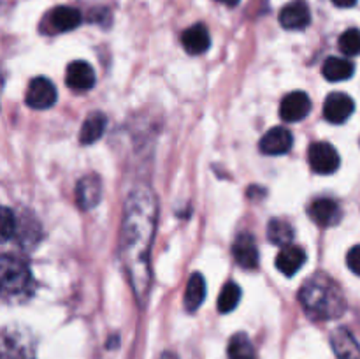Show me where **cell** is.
<instances>
[{"label":"cell","mask_w":360,"mask_h":359,"mask_svg":"<svg viewBox=\"0 0 360 359\" xmlns=\"http://www.w3.org/2000/svg\"><path fill=\"white\" fill-rule=\"evenodd\" d=\"M157 211L153 190L148 185H141L132 190L123 213L120 256L139 305H144L150 296V248L157 229Z\"/></svg>","instance_id":"1"},{"label":"cell","mask_w":360,"mask_h":359,"mask_svg":"<svg viewBox=\"0 0 360 359\" xmlns=\"http://www.w3.org/2000/svg\"><path fill=\"white\" fill-rule=\"evenodd\" d=\"M299 301L313 320L338 319L347 310V299L340 285L327 275H315L299 291Z\"/></svg>","instance_id":"2"},{"label":"cell","mask_w":360,"mask_h":359,"mask_svg":"<svg viewBox=\"0 0 360 359\" xmlns=\"http://www.w3.org/2000/svg\"><path fill=\"white\" fill-rule=\"evenodd\" d=\"M2 292L6 299H25L34 291V278L25 263L16 257H2Z\"/></svg>","instance_id":"3"},{"label":"cell","mask_w":360,"mask_h":359,"mask_svg":"<svg viewBox=\"0 0 360 359\" xmlns=\"http://www.w3.org/2000/svg\"><path fill=\"white\" fill-rule=\"evenodd\" d=\"M308 162L316 175H333L340 169L341 158L333 144L316 141L308 148Z\"/></svg>","instance_id":"4"},{"label":"cell","mask_w":360,"mask_h":359,"mask_svg":"<svg viewBox=\"0 0 360 359\" xmlns=\"http://www.w3.org/2000/svg\"><path fill=\"white\" fill-rule=\"evenodd\" d=\"M56 88L48 77H34L27 88L25 102L32 109H49L56 102Z\"/></svg>","instance_id":"5"},{"label":"cell","mask_w":360,"mask_h":359,"mask_svg":"<svg viewBox=\"0 0 360 359\" xmlns=\"http://www.w3.org/2000/svg\"><path fill=\"white\" fill-rule=\"evenodd\" d=\"M355 111V102L350 95L343 92H333L327 95L326 104H323V116L329 123L340 125L345 123Z\"/></svg>","instance_id":"6"},{"label":"cell","mask_w":360,"mask_h":359,"mask_svg":"<svg viewBox=\"0 0 360 359\" xmlns=\"http://www.w3.org/2000/svg\"><path fill=\"white\" fill-rule=\"evenodd\" d=\"M311 23V11L306 0H292L280 11V25L285 30H304Z\"/></svg>","instance_id":"7"},{"label":"cell","mask_w":360,"mask_h":359,"mask_svg":"<svg viewBox=\"0 0 360 359\" xmlns=\"http://www.w3.org/2000/svg\"><path fill=\"white\" fill-rule=\"evenodd\" d=\"M311 111V101L304 92H292L281 101L280 116L283 122L295 123L304 120Z\"/></svg>","instance_id":"8"},{"label":"cell","mask_w":360,"mask_h":359,"mask_svg":"<svg viewBox=\"0 0 360 359\" xmlns=\"http://www.w3.org/2000/svg\"><path fill=\"white\" fill-rule=\"evenodd\" d=\"M292 144H294V137H292L290 130L285 129V127H273V129L264 134L259 148L264 155L276 157V155L288 153Z\"/></svg>","instance_id":"9"},{"label":"cell","mask_w":360,"mask_h":359,"mask_svg":"<svg viewBox=\"0 0 360 359\" xmlns=\"http://www.w3.org/2000/svg\"><path fill=\"white\" fill-rule=\"evenodd\" d=\"M234 260L245 270H255L259 266V248L255 238L250 232H241L232 245Z\"/></svg>","instance_id":"10"},{"label":"cell","mask_w":360,"mask_h":359,"mask_svg":"<svg viewBox=\"0 0 360 359\" xmlns=\"http://www.w3.org/2000/svg\"><path fill=\"white\" fill-rule=\"evenodd\" d=\"M308 215L320 227H330V225L340 224L341 208L338 206L336 201L329 199V197H320L309 204Z\"/></svg>","instance_id":"11"},{"label":"cell","mask_w":360,"mask_h":359,"mask_svg":"<svg viewBox=\"0 0 360 359\" xmlns=\"http://www.w3.org/2000/svg\"><path fill=\"white\" fill-rule=\"evenodd\" d=\"M102 199V182L98 176L88 175L77 182L76 203L81 210H91Z\"/></svg>","instance_id":"12"},{"label":"cell","mask_w":360,"mask_h":359,"mask_svg":"<svg viewBox=\"0 0 360 359\" xmlns=\"http://www.w3.org/2000/svg\"><path fill=\"white\" fill-rule=\"evenodd\" d=\"M95 70L91 69L90 63L83 62V60H76L70 62L65 70V81L72 90L86 92L95 87Z\"/></svg>","instance_id":"13"},{"label":"cell","mask_w":360,"mask_h":359,"mask_svg":"<svg viewBox=\"0 0 360 359\" xmlns=\"http://www.w3.org/2000/svg\"><path fill=\"white\" fill-rule=\"evenodd\" d=\"M330 345L338 359H360V345L347 327H338L330 334Z\"/></svg>","instance_id":"14"},{"label":"cell","mask_w":360,"mask_h":359,"mask_svg":"<svg viewBox=\"0 0 360 359\" xmlns=\"http://www.w3.org/2000/svg\"><path fill=\"white\" fill-rule=\"evenodd\" d=\"M181 44L188 55H202L211 46L210 32L204 25H192L181 34Z\"/></svg>","instance_id":"15"},{"label":"cell","mask_w":360,"mask_h":359,"mask_svg":"<svg viewBox=\"0 0 360 359\" xmlns=\"http://www.w3.org/2000/svg\"><path fill=\"white\" fill-rule=\"evenodd\" d=\"M306 263V252L301 246H285L276 256V267L285 277H294Z\"/></svg>","instance_id":"16"},{"label":"cell","mask_w":360,"mask_h":359,"mask_svg":"<svg viewBox=\"0 0 360 359\" xmlns=\"http://www.w3.org/2000/svg\"><path fill=\"white\" fill-rule=\"evenodd\" d=\"M81 21H83V16H81L79 11L70 6H60L53 9L51 14H49V25L56 32L74 30V28L79 27Z\"/></svg>","instance_id":"17"},{"label":"cell","mask_w":360,"mask_h":359,"mask_svg":"<svg viewBox=\"0 0 360 359\" xmlns=\"http://www.w3.org/2000/svg\"><path fill=\"white\" fill-rule=\"evenodd\" d=\"M355 73V65L347 58H340V56H329L322 65V74L327 81L330 83H338V81L350 80Z\"/></svg>","instance_id":"18"},{"label":"cell","mask_w":360,"mask_h":359,"mask_svg":"<svg viewBox=\"0 0 360 359\" xmlns=\"http://www.w3.org/2000/svg\"><path fill=\"white\" fill-rule=\"evenodd\" d=\"M105 125H108V118H105L104 113H91L86 120L83 122L79 130V141L83 144H94L104 134Z\"/></svg>","instance_id":"19"},{"label":"cell","mask_w":360,"mask_h":359,"mask_svg":"<svg viewBox=\"0 0 360 359\" xmlns=\"http://www.w3.org/2000/svg\"><path fill=\"white\" fill-rule=\"evenodd\" d=\"M206 299V280L200 273H193L186 284L185 308L188 312H195Z\"/></svg>","instance_id":"20"},{"label":"cell","mask_w":360,"mask_h":359,"mask_svg":"<svg viewBox=\"0 0 360 359\" xmlns=\"http://www.w3.org/2000/svg\"><path fill=\"white\" fill-rule=\"evenodd\" d=\"M229 359H257L255 347L245 333H236L229 341Z\"/></svg>","instance_id":"21"},{"label":"cell","mask_w":360,"mask_h":359,"mask_svg":"<svg viewBox=\"0 0 360 359\" xmlns=\"http://www.w3.org/2000/svg\"><path fill=\"white\" fill-rule=\"evenodd\" d=\"M267 238L271 239V243L285 248L294 239V229H292V225L288 222L280 220V218H273L269 222V225H267Z\"/></svg>","instance_id":"22"},{"label":"cell","mask_w":360,"mask_h":359,"mask_svg":"<svg viewBox=\"0 0 360 359\" xmlns=\"http://www.w3.org/2000/svg\"><path fill=\"white\" fill-rule=\"evenodd\" d=\"M239 299H241V289L234 282H227L221 287L220 296H218V312L229 313L238 306Z\"/></svg>","instance_id":"23"},{"label":"cell","mask_w":360,"mask_h":359,"mask_svg":"<svg viewBox=\"0 0 360 359\" xmlns=\"http://www.w3.org/2000/svg\"><path fill=\"white\" fill-rule=\"evenodd\" d=\"M340 49L347 56L360 55V30L359 28H348L340 37Z\"/></svg>","instance_id":"24"},{"label":"cell","mask_w":360,"mask_h":359,"mask_svg":"<svg viewBox=\"0 0 360 359\" xmlns=\"http://www.w3.org/2000/svg\"><path fill=\"white\" fill-rule=\"evenodd\" d=\"M16 232V217L9 208H2V224H0V234L2 241H9Z\"/></svg>","instance_id":"25"},{"label":"cell","mask_w":360,"mask_h":359,"mask_svg":"<svg viewBox=\"0 0 360 359\" xmlns=\"http://www.w3.org/2000/svg\"><path fill=\"white\" fill-rule=\"evenodd\" d=\"M347 264L355 275L360 277V245H355L354 248H350V252L347 256Z\"/></svg>","instance_id":"26"},{"label":"cell","mask_w":360,"mask_h":359,"mask_svg":"<svg viewBox=\"0 0 360 359\" xmlns=\"http://www.w3.org/2000/svg\"><path fill=\"white\" fill-rule=\"evenodd\" d=\"M333 4L341 9H348V7H354L357 4V0H333Z\"/></svg>","instance_id":"27"},{"label":"cell","mask_w":360,"mask_h":359,"mask_svg":"<svg viewBox=\"0 0 360 359\" xmlns=\"http://www.w3.org/2000/svg\"><path fill=\"white\" fill-rule=\"evenodd\" d=\"M217 2L225 4V6H229V7H236L239 2H241V0H217Z\"/></svg>","instance_id":"28"},{"label":"cell","mask_w":360,"mask_h":359,"mask_svg":"<svg viewBox=\"0 0 360 359\" xmlns=\"http://www.w3.org/2000/svg\"><path fill=\"white\" fill-rule=\"evenodd\" d=\"M162 359H176L174 354H169V352H165L164 355H162Z\"/></svg>","instance_id":"29"}]
</instances>
